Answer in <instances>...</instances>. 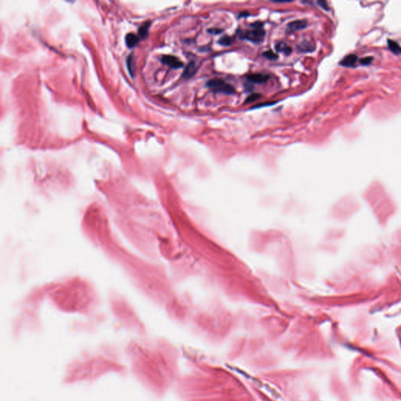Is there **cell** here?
I'll use <instances>...</instances> for the list:
<instances>
[{
  "label": "cell",
  "mask_w": 401,
  "mask_h": 401,
  "mask_svg": "<svg viewBox=\"0 0 401 401\" xmlns=\"http://www.w3.org/2000/svg\"><path fill=\"white\" fill-rule=\"evenodd\" d=\"M357 56L355 54H350L348 55V56L345 57L342 61H341L340 62V65L343 66V67H354L355 64H356V61H357Z\"/></svg>",
  "instance_id": "cell-6"
},
{
  "label": "cell",
  "mask_w": 401,
  "mask_h": 401,
  "mask_svg": "<svg viewBox=\"0 0 401 401\" xmlns=\"http://www.w3.org/2000/svg\"><path fill=\"white\" fill-rule=\"evenodd\" d=\"M126 44L129 47H133L138 42H139V38L138 36H136L135 34H133V33H129L126 35Z\"/></svg>",
  "instance_id": "cell-10"
},
{
  "label": "cell",
  "mask_w": 401,
  "mask_h": 401,
  "mask_svg": "<svg viewBox=\"0 0 401 401\" xmlns=\"http://www.w3.org/2000/svg\"><path fill=\"white\" fill-rule=\"evenodd\" d=\"M299 50V51L304 52V53H308V52H312L315 50V46L312 43L307 41L301 42L297 47Z\"/></svg>",
  "instance_id": "cell-9"
},
{
  "label": "cell",
  "mask_w": 401,
  "mask_h": 401,
  "mask_svg": "<svg viewBox=\"0 0 401 401\" xmlns=\"http://www.w3.org/2000/svg\"><path fill=\"white\" fill-rule=\"evenodd\" d=\"M234 37L232 36H228V35H224L223 36L222 38H220L219 40L218 41L219 44L222 46H230L231 44L234 42Z\"/></svg>",
  "instance_id": "cell-12"
},
{
  "label": "cell",
  "mask_w": 401,
  "mask_h": 401,
  "mask_svg": "<svg viewBox=\"0 0 401 401\" xmlns=\"http://www.w3.org/2000/svg\"><path fill=\"white\" fill-rule=\"evenodd\" d=\"M222 31H223V30L219 29V28H211V29L208 30V32L211 33V34H214V35L220 34Z\"/></svg>",
  "instance_id": "cell-19"
},
{
  "label": "cell",
  "mask_w": 401,
  "mask_h": 401,
  "mask_svg": "<svg viewBox=\"0 0 401 401\" xmlns=\"http://www.w3.org/2000/svg\"><path fill=\"white\" fill-rule=\"evenodd\" d=\"M196 71H197V68H196L195 64H194V62L191 61V62H190L187 65L186 68H185L184 71L183 73V77L184 79H190V78L194 76V74L196 73Z\"/></svg>",
  "instance_id": "cell-7"
},
{
  "label": "cell",
  "mask_w": 401,
  "mask_h": 401,
  "mask_svg": "<svg viewBox=\"0 0 401 401\" xmlns=\"http://www.w3.org/2000/svg\"><path fill=\"white\" fill-rule=\"evenodd\" d=\"M260 96H261L259 94V93H254V94L250 95V96H248V97L246 99V100H245V103L253 102V101L256 100H258L259 98H260Z\"/></svg>",
  "instance_id": "cell-15"
},
{
  "label": "cell",
  "mask_w": 401,
  "mask_h": 401,
  "mask_svg": "<svg viewBox=\"0 0 401 401\" xmlns=\"http://www.w3.org/2000/svg\"><path fill=\"white\" fill-rule=\"evenodd\" d=\"M373 60L374 58L371 57H367L361 59L360 61V63L362 65H368V64H370L371 63V61H373Z\"/></svg>",
  "instance_id": "cell-16"
},
{
  "label": "cell",
  "mask_w": 401,
  "mask_h": 401,
  "mask_svg": "<svg viewBox=\"0 0 401 401\" xmlns=\"http://www.w3.org/2000/svg\"><path fill=\"white\" fill-rule=\"evenodd\" d=\"M307 25L306 20H296L294 21L290 22L287 25V29L290 31H299L305 28Z\"/></svg>",
  "instance_id": "cell-5"
},
{
  "label": "cell",
  "mask_w": 401,
  "mask_h": 401,
  "mask_svg": "<svg viewBox=\"0 0 401 401\" xmlns=\"http://www.w3.org/2000/svg\"><path fill=\"white\" fill-rule=\"evenodd\" d=\"M127 63H128V68H129V72H130V74L133 75L134 71V62H133V57L132 55H130L129 57L128 58Z\"/></svg>",
  "instance_id": "cell-13"
},
{
  "label": "cell",
  "mask_w": 401,
  "mask_h": 401,
  "mask_svg": "<svg viewBox=\"0 0 401 401\" xmlns=\"http://www.w3.org/2000/svg\"><path fill=\"white\" fill-rule=\"evenodd\" d=\"M263 56L269 60H276L278 58V56L275 53H274L272 50H268L267 52H264Z\"/></svg>",
  "instance_id": "cell-14"
},
{
  "label": "cell",
  "mask_w": 401,
  "mask_h": 401,
  "mask_svg": "<svg viewBox=\"0 0 401 401\" xmlns=\"http://www.w3.org/2000/svg\"><path fill=\"white\" fill-rule=\"evenodd\" d=\"M388 46L390 49L391 51L397 54H401V47L398 45V43L393 40H388Z\"/></svg>",
  "instance_id": "cell-11"
},
{
  "label": "cell",
  "mask_w": 401,
  "mask_h": 401,
  "mask_svg": "<svg viewBox=\"0 0 401 401\" xmlns=\"http://www.w3.org/2000/svg\"><path fill=\"white\" fill-rule=\"evenodd\" d=\"M269 79V76L263 74H252L247 76V81L252 83L262 84L267 82Z\"/></svg>",
  "instance_id": "cell-4"
},
{
  "label": "cell",
  "mask_w": 401,
  "mask_h": 401,
  "mask_svg": "<svg viewBox=\"0 0 401 401\" xmlns=\"http://www.w3.org/2000/svg\"><path fill=\"white\" fill-rule=\"evenodd\" d=\"M207 86L215 93H221L231 95L234 93L235 89L230 84L227 83L222 79H212L207 82Z\"/></svg>",
  "instance_id": "cell-1"
},
{
  "label": "cell",
  "mask_w": 401,
  "mask_h": 401,
  "mask_svg": "<svg viewBox=\"0 0 401 401\" xmlns=\"http://www.w3.org/2000/svg\"><path fill=\"white\" fill-rule=\"evenodd\" d=\"M239 37L242 39H247L254 43H260L265 37V31L263 28H254L251 31H238Z\"/></svg>",
  "instance_id": "cell-2"
},
{
  "label": "cell",
  "mask_w": 401,
  "mask_h": 401,
  "mask_svg": "<svg viewBox=\"0 0 401 401\" xmlns=\"http://www.w3.org/2000/svg\"><path fill=\"white\" fill-rule=\"evenodd\" d=\"M275 48H276V50H277V52H280V53H283L284 54L287 55V56H288V55L291 54V51H292V50H291V47L288 46L287 45L286 43H284V42H278V43H277V45H276Z\"/></svg>",
  "instance_id": "cell-8"
},
{
  "label": "cell",
  "mask_w": 401,
  "mask_h": 401,
  "mask_svg": "<svg viewBox=\"0 0 401 401\" xmlns=\"http://www.w3.org/2000/svg\"><path fill=\"white\" fill-rule=\"evenodd\" d=\"M317 3L319 4V6H321V8H323L324 9H325V10H329L328 5V3H326L325 1H317Z\"/></svg>",
  "instance_id": "cell-18"
},
{
  "label": "cell",
  "mask_w": 401,
  "mask_h": 401,
  "mask_svg": "<svg viewBox=\"0 0 401 401\" xmlns=\"http://www.w3.org/2000/svg\"><path fill=\"white\" fill-rule=\"evenodd\" d=\"M148 27H149L148 25L145 24V25H144V26L141 27V28H140L139 33V35H140L142 36V37H144V36H145L147 34V31H148Z\"/></svg>",
  "instance_id": "cell-17"
},
{
  "label": "cell",
  "mask_w": 401,
  "mask_h": 401,
  "mask_svg": "<svg viewBox=\"0 0 401 401\" xmlns=\"http://www.w3.org/2000/svg\"><path fill=\"white\" fill-rule=\"evenodd\" d=\"M161 61L165 64H167L169 67L172 68H180L183 67V64L179 58L176 57L174 56H170V55H165L163 56L161 58Z\"/></svg>",
  "instance_id": "cell-3"
},
{
  "label": "cell",
  "mask_w": 401,
  "mask_h": 401,
  "mask_svg": "<svg viewBox=\"0 0 401 401\" xmlns=\"http://www.w3.org/2000/svg\"><path fill=\"white\" fill-rule=\"evenodd\" d=\"M274 104V103H268V104L267 103V104H264V105H267H267H272V104ZM261 106H262V105L259 104V105H256V106H255V107H253L252 109L257 108V107H261Z\"/></svg>",
  "instance_id": "cell-20"
}]
</instances>
